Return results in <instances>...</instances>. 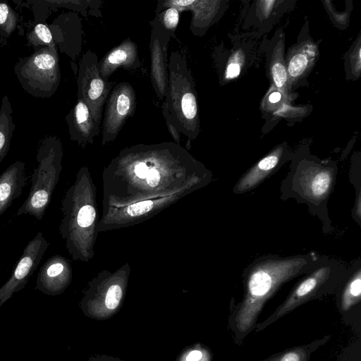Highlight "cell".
Returning <instances> with one entry per match:
<instances>
[{
  "instance_id": "1",
  "label": "cell",
  "mask_w": 361,
  "mask_h": 361,
  "mask_svg": "<svg viewBox=\"0 0 361 361\" xmlns=\"http://www.w3.org/2000/svg\"><path fill=\"white\" fill-rule=\"evenodd\" d=\"M322 257L315 253L290 257L266 255L250 263L243 274V295L231 307L228 329L240 345L255 329L267 302L286 283L313 270Z\"/></svg>"
},
{
  "instance_id": "2",
  "label": "cell",
  "mask_w": 361,
  "mask_h": 361,
  "mask_svg": "<svg viewBox=\"0 0 361 361\" xmlns=\"http://www.w3.org/2000/svg\"><path fill=\"white\" fill-rule=\"evenodd\" d=\"M169 81L162 104L165 121L190 139L200 131L199 109L195 82L186 58L173 51L169 59Z\"/></svg>"
},
{
  "instance_id": "3",
  "label": "cell",
  "mask_w": 361,
  "mask_h": 361,
  "mask_svg": "<svg viewBox=\"0 0 361 361\" xmlns=\"http://www.w3.org/2000/svg\"><path fill=\"white\" fill-rule=\"evenodd\" d=\"M336 167L316 161H302L293 166L281 185V194L306 203L310 212L330 224L326 204L333 190Z\"/></svg>"
},
{
  "instance_id": "4",
  "label": "cell",
  "mask_w": 361,
  "mask_h": 361,
  "mask_svg": "<svg viewBox=\"0 0 361 361\" xmlns=\"http://www.w3.org/2000/svg\"><path fill=\"white\" fill-rule=\"evenodd\" d=\"M348 271L349 268L341 262L322 257L315 268L295 284L274 312L265 320L256 324L255 333L265 329L299 306L337 292Z\"/></svg>"
},
{
  "instance_id": "5",
  "label": "cell",
  "mask_w": 361,
  "mask_h": 361,
  "mask_svg": "<svg viewBox=\"0 0 361 361\" xmlns=\"http://www.w3.org/2000/svg\"><path fill=\"white\" fill-rule=\"evenodd\" d=\"M62 154L61 140L55 135L42 140L36 154L37 167L31 176V187L17 216L29 214L41 220L50 202L56 183Z\"/></svg>"
},
{
  "instance_id": "6",
  "label": "cell",
  "mask_w": 361,
  "mask_h": 361,
  "mask_svg": "<svg viewBox=\"0 0 361 361\" xmlns=\"http://www.w3.org/2000/svg\"><path fill=\"white\" fill-rule=\"evenodd\" d=\"M14 72L27 93L37 98L51 97L61 80L57 47H39L31 55L18 60Z\"/></svg>"
},
{
  "instance_id": "7",
  "label": "cell",
  "mask_w": 361,
  "mask_h": 361,
  "mask_svg": "<svg viewBox=\"0 0 361 361\" xmlns=\"http://www.w3.org/2000/svg\"><path fill=\"white\" fill-rule=\"evenodd\" d=\"M77 84L78 99L87 105L94 121L100 126L104 104L114 85L112 82L101 77L98 57L93 51L87 50L81 58Z\"/></svg>"
},
{
  "instance_id": "8",
  "label": "cell",
  "mask_w": 361,
  "mask_h": 361,
  "mask_svg": "<svg viewBox=\"0 0 361 361\" xmlns=\"http://www.w3.org/2000/svg\"><path fill=\"white\" fill-rule=\"evenodd\" d=\"M136 107L135 91L129 82L114 85L106 105L102 123L103 142L116 137L126 121L133 116Z\"/></svg>"
},
{
  "instance_id": "9",
  "label": "cell",
  "mask_w": 361,
  "mask_h": 361,
  "mask_svg": "<svg viewBox=\"0 0 361 361\" xmlns=\"http://www.w3.org/2000/svg\"><path fill=\"white\" fill-rule=\"evenodd\" d=\"M47 248V240L42 233L38 232L25 247L9 279L0 288V304L14 292L23 288L37 268Z\"/></svg>"
},
{
  "instance_id": "10",
  "label": "cell",
  "mask_w": 361,
  "mask_h": 361,
  "mask_svg": "<svg viewBox=\"0 0 361 361\" xmlns=\"http://www.w3.org/2000/svg\"><path fill=\"white\" fill-rule=\"evenodd\" d=\"M49 27L56 47L75 60L82 47V23L78 15L74 12L63 13Z\"/></svg>"
},
{
  "instance_id": "11",
  "label": "cell",
  "mask_w": 361,
  "mask_h": 361,
  "mask_svg": "<svg viewBox=\"0 0 361 361\" xmlns=\"http://www.w3.org/2000/svg\"><path fill=\"white\" fill-rule=\"evenodd\" d=\"M171 37L152 28L150 42V77L157 96L163 99L166 95L168 81L169 61L167 48Z\"/></svg>"
},
{
  "instance_id": "12",
  "label": "cell",
  "mask_w": 361,
  "mask_h": 361,
  "mask_svg": "<svg viewBox=\"0 0 361 361\" xmlns=\"http://www.w3.org/2000/svg\"><path fill=\"white\" fill-rule=\"evenodd\" d=\"M140 64L137 44L127 38L104 56L99 61V70L101 77L108 80L119 68L134 70Z\"/></svg>"
},
{
  "instance_id": "13",
  "label": "cell",
  "mask_w": 361,
  "mask_h": 361,
  "mask_svg": "<svg viewBox=\"0 0 361 361\" xmlns=\"http://www.w3.org/2000/svg\"><path fill=\"white\" fill-rule=\"evenodd\" d=\"M71 140L79 143L92 142L100 131V126L94 121L89 107L80 99L66 116Z\"/></svg>"
},
{
  "instance_id": "14",
  "label": "cell",
  "mask_w": 361,
  "mask_h": 361,
  "mask_svg": "<svg viewBox=\"0 0 361 361\" xmlns=\"http://www.w3.org/2000/svg\"><path fill=\"white\" fill-rule=\"evenodd\" d=\"M284 149L278 147L252 166L237 182L233 192L242 194L259 185L282 164Z\"/></svg>"
},
{
  "instance_id": "15",
  "label": "cell",
  "mask_w": 361,
  "mask_h": 361,
  "mask_svg": "<svg viewBox=\"0 0 361 361\" xmlns=\"http://www.w3.org/2000/svg\"><path fill=\"white\" fill-rule=\"evenodd\" d=\"M25 164L16 161L0 175V215L22 194L26 185Z\"/></svg>"
},
{
  "instance_id": "16",
  "label": "cell",
  "mask_w": 361,
  "mask_h": 361,
  "mask_svg": "<svg viewBox=\"0 0 361 361\" xmlns=\"http://www.w3.org/2000/svg\"><path fill=\"white\" fill-rule=\"evenodd\" d=\"M338 308L343 317H345L361 302V263L357 262L349 268L347 277L337 290Z\"/></svg>"
},
{
  "instance_id": "17",
  "label": "cell",
  "mask_w": 361,
  "mask_h": 361,
  "mask_svg": "<svg viewBox=\"0 0 361 361\" xmlns=\"http://www.w3.org/2000/svg\"><path fill=\"white\" fill-rule=\"evenodd\" d=\"M317 54L316 46L310 42H305L296 47L288 56L286 63L288 79L290 82L300 78L310 68Z\"/></svg>"
},
{
  "instance_id": "18",
  "label": "cell",
  "mask_w": 361,
  "mask_h": 361,
  "mask_svg": "<svg viewBox=\"0 0 361 361\" xmlns=\"http://www.w3.org/2000/svg\"><path fill=\"white\" fill-rule=\"evenodd\" d=\"M331 335L324 336L309 343L286 349L259 361H310V357L321 346L326 344Z\"/></svg>"
},
{
  "instance_id": "19",
  "label": "cell",
  "mask_w": 361,
  "mask_h": 361,
  "mask_svg": "<svg viewBox=\"0 0 361 361\" xmlns=\"http://www.w3.org/2000/svg\"><path fill=\"white\" fill-rule=\"evenodd\" d=\"M15 127L11 103L5 94L0 106V165L8 152Z\"/></svg>"
},
{
  "instance_id": "20",
  "label": "cell",
  "mask_w": 361,
  "mask_h": 361,
  "mask_svg": "<svg viewBox=\"0 0 361 361\" xmlns=\"http://www.w3.org/2000/svg\"><path fill=\"white\" fill-rule=\"evenodd\" d=\"M213 1L192 0L187 11L192 12V19L190 25L191 32L195 35H200L202 31L207 27L215 6Z\"/></svg>"
},
{
  "instance_id": "21",
  "label": "cell",
  "mask_w": 361,
  "mask_h": 361,
  "mask_svg": "<svg viewBox=\"0 0 361 361\" xmlns=\"http://www.w3.org/2000/svg\"><path fill=\"white\" fill-rule=\"evenodd\" d=\"M65 267L54 257L50 258L42 266L37 279V287L42 291L54 292L56 290V280L63 273Z\"/></svg>"
},
{
  "instance_id": "22",
  "label": "cell",
  "mask_w": 361,
  "mask_h": 361,
  "mask_svg": "<svg viewBox=\"0 0 361 361\" xmlns=\"http://www.w3.org/2000/svg\"><path fill=\"white\" fill-rule=\"evenodd\" d=\"M283 54V44L279 41L271 53L270 73L274 84L281 90H284L288 83V74Z\"/></svg>"
},
{
  "instance_id": "23",
  "label": "cell",
  "mask_w": 361,
  "mask_h": 361,
  "mask_svg": "<svg viewBox=\"0 0 361 361\" xmlns=\"http://www.w3.org/2000/svg\"><path fill=\"white\" fill-rule=\"evenodd\" d=\"M180 13L173 8H169L156 13L152 23V28L171 37L178 27Z\"/></svg>"
},
{
  "instance_id": "24",
  "label": "cell",
  "mask_w": 361,
  "mask_h": 361,
  "mask_svg": "<svg viewBox=\"0 0 361 361\" xmlns=\"http://www.w3.org/2000/svg\"><path fill=\"white\" fill-rule=\"evenodd\" d=\"M18 16L14 10L4 1L0 2V36L9 37L16 29Z\"/></svg>"
},
{
  "instance_id": "25",
  "label": "cell",
  "mask_w": 361,
  "mask_h": 361,
  "mask_svg": "<svg viewBox=\"0 0 361 361\" xmlns=\"http://www.w3.org/2000/svg\"><path fill=\"white\" fill-rule=\"evenodd\" d=\"M27 38L35 50L42 46L56 47L49 26L42 23L37 24Z\"/></svg>"
},
{
  "instance_id": "26",
  "label": "cell",
  "mask_w": 361,
  "mask_h": 361,
  "mask_svg": "<svg viewBox=\"0 0 361 361\" xmlns=\"http://www.w3.org/2000/svg\"><path fill=\"white\" fill-rule=\"evenodd\" d=\"M95 218V210L90 205H85L80 208L77 214V224L82 228L90 226Z\"/></svg>"
},
{
  "instance_id": "27",
  "label": "cell",
  "mask_w": 361,
  "mask_h": 361,
  "mask_svg": "<svg viewBox=\"0 0 361 361\" xmlns=\"http://www.w3.org/2000/svg\"><path fill=\"white\" fill-rule=\"evenodd\" d=\"M122 297V290L118 285L111 286L106 295L105 304L108 309L114 310L119 304Z\"/></svg>"
},
{
  "instance_id": "28",
  "label": "cell",
  "mask_w": 361,
  "mask_h": 361,
  "mask_svg": "<svg viewBox=\"0 0 361 361\" xmlns=\"http://www.w3.org/2000/svg\"><path fill=\"white\" fill-rule=\"evenodd\" d=\"M153 207V202L150 200L137 202L128 206V214L131 216L142 215L150 211Z\"/></svg>"
},
{
  "instance_id": "29",
  "label": "cell",
  "mask_w": 361,
  "mask_h": 361,
  "mask_svg": "<svg viewBox=\"0 0 361 361\" xmlns=\"http://www.w3.org/2000/svg\"><path fill=\"white\" fill-rule=\"evenodd\" d=\"M240 72V65L237 61L231 62L226 71V78L227 79H233L238 77Z\"/></svg>"
},
{
  "instance_id": "30",
  "label": "cell",
  "mask_w": 361,
  "mask_h": 361,
  "mask_svg": "<svg viewBox=\"0 0 361 361\" xmlns=\"http://www.w3.org/2000/svg\"><path fill=\"white\" fill-rule=\"evenodd\" d=\"M148 185L151 187H155L160 180V174L155 169H149V173L146 177Z\"/></svg>"
},
{
  "instance_id": "31",
  "label": "cell",
  "mask_w": 361,
  "mask_h": 361,
  "mask_svg": "<svg viewBox=\"0 0 361 361\" xmlns=\"http://www.w3.org/2000/svg\"><path fill=\"white\" fill-rule=\"evenodd\" d=\"M135 172L139 178H145L149 173V168L145 162L141 161L135 165Z\"/></svg>"
},
{
  "instance_id": "32",
  "label": "cell",
  "mask_w": 361,
  "mask_h": 361,
  "mask_svg": "<svg viewBox=\"0 0 361 361\" xmlns=\"http://www.w3.org/2000/svg\"><path fill=\"white\" fill-rule=\"evenodd\" d=\"M202 353L200 350H192L187 356L186 361H199L202 359Z\"/></svg>"
},
{
  "instance_id": "33",
  "label": "cell",
  "mask_w": 361,
  "mask_h": 361,
  "mask_svg": "<svg viewBox=\"0 0 361 361\" xmlns=\"http://www.w3.org/2000/svg\"><path fill=\"white\" fill-rule=\"evenodd\" d=\"M166 126L169 132L173 135V138L176 140H179L180 133L170 123L166 121Z\"/></svg>"
},
{
  "instance_id": "34",
  "label": "cell",
  "mask_w": 361,
  "mask_h": 361,
  "mask_svg": "<svg viewBox=\"0 0 361 361\" xmlns=\"http://www.w3.org/2000/svg\"><path fill=\"white\" fill-rule=\"evenodd\" d=\"M281 94L280 92H274L269 96V101L271 103H276V102H278L281 99Z\"/></svg>"
},
{
  "instance_id": "35",
  "label": "cell",
  "mask_w": 361,
  "mask_h": 361,
  "mask_svg": "<svg viewBox=\"0 0 361 361\" xmlns=\"http://www.w3.org/2000/svg\"><path fill=\"white\" fill-rule=\"evenodd\" d=\"M347 361H350L349 359H347ZM356 361V360H355Z\"/></svg>"
}]
</instances>
